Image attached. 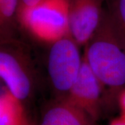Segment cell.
Here are the masks:
<instances>
[{"instance_id":"9c48e42d","label":"cell","mask_w":125,"mask_h":125,"mask_svg":"<svg viewBox=\"0 0 125 125\" xmlns=\"http://www.w3.org/2000/svg\"><path fill=\"white\" fill-rule=\"evenodd\" d=\"M20 0H0L1 41L10 40L9 33L15 22H18Z\"/></svg>"},{"instance_id":"7a4b0ae2","label":"cell","mask_w":125,"mask_h":125,"mask_svg":"<svg viewBox=\"0 0 125 125\" xmlns=\"http://www.w3.org/2000/svg\"><path fill=\"white\" fill-rule=\"evenodd\" d=\"M70 0H42L18 15V23L36 40L52 45L70 33Z\"/></svg>"},{"instance_id":"ba28073f","label":"cell","mask_w":125,"mask_h":125,"mask_svg":"<svg viewBox=\"0 0 125 125\" xmlns=\"http://www.w3.org/2000/svg\"><path fill=\"white\" fill-rule=\"evenodd\" d=\"M26 122L22 102L4 85L0 95V125H23Z\"/></svg>"},{"instance_id":"4fadbf2b","label":"cell","mask_w":125,"mask_h":125,"mask_svg":"<svg viewBox=\"0 0 125 125\" xmlns=\"http://www.w3.org/2000/svg\"><path fill=\"white\" fill-rule=\"evenodd\" d=\"M108 125H125V116L121 115L119 117L113 120Z\"/></svg>"},{"instance_id":"277c9868","label":"cell","mask_w":125,"mask_h":125,"mask_svg":"<svg viewBox=\"0 0 125 125\" xmlns=\"http://www.w3.org/2000/svg\"><path fill=\"white\" fill-rule=\"evenodd\" d=\"M79 45L70 35L51 45L47 58V71L54 90L65 98L74 83L82 65Z\"/></svg>"},{"instance_id":"6da1fadb","label":"cell","mask_w":125,"mask_h":125,"mask_svg":"<svg viewBox=\"0 0 125 125\" xmlns=\"http://www.w3.org/2000/svg\"><path fill=\"white\" fill-rule=\"evenodd\" d=\"M85 45L83 54L94 74L103 86L118 95L125 88V49L112 27L106 10Z\"/></svg>"},{"instance_id":"5b68a950","label":"cell","mask_w":125,"mask_h":125,"mask_svg":"<svg viewBox=\"0 0 125 125\" xmlns=\"http://www.w3.org/2000/svg\"><path fill=\"white\" fill-rule=\"evenodd\" d=\"M104 0H70L69 27L70 36L79 46L85 45L102 22Z\"/></svg>"},{"instance_id":"30bf717a","label":"cell","mask_w":125,"mask_h":125,"mask_svg":"<svg viewBox=\"0 0 125 125\" xmlns=\"http://www.w3.org/2000/svg\"><path fill=\"white\" fill-rule=\"evenodd\" d=\"M109 20L125 49V0H106Z\"/></svg>"},{"instance_id":"5bb4252c","label":"cell","mask_w":125,"mask_h":125,"mask_svg":"<svg viewBox=\"0 0 125 125\" xmlns=\"http://www.w3.org/2000/svg\"><path fill=\"white\" fill-rule=\"evenodd\" d=\"M31 125V124H29V122H26V123H25L24 125Z\"/></svg>"},{"instance_id":"3957f363","label":"cell","mask_w":125,"mask_h":125,"mask_svg":"<svg viewBox=\"0 0 125 125\" xmlns=\"http://www.w3.org/2000/svg\"><path fill=\"white\" fill-rule=\"evenodd\" d=\"M0 76L5 87L22 102L30 97L35 82L33 64L24 49L10 40L1 42Z\"/></svg>"},{"instance_id":"7c38bea8","label":"cell","mask_w":125,"mask_h":125,"mask_svg":"<svg viewBox=\"0 0 125 125\" xmlns=\"http://www.w3.org/2000/svg\"><path fill=\"white\" fill-rule=\"evenodd\" d=\"M118 105L120 108L121 115L125 116V88L121 90L117 95Z\"/></svg>"},{"instance_id":"8992f818","label":"cell","mask_w":125,"mask_h":125,"mask_svg":"<svg viewBox=\"0 0 125 125\" xmlns=\"http://www.w3.org/2000/svg\"><path fill=\"white\" fill-rule=\"evenodd\" d=\"M102 87V84L91 70L83 54L78 76L69 93L63 99L83 110L96 121L99 115Z\"/></svg>"},{"instance_id":"8fae6325","label":"cell","mask_w":125,"mask_h":125,"mask_svg":"<svg viewBox=\"0 0 125 125\" xmlns=\"http://www.w3.org/2000/svg\"><path fill=\"white\" fill-rule=\"evenodd\" d=\"M42 1V0H20L18 15L35 7L38 4H40Z\"/></svg>"},{"instance_id":"52a82bcc","label":"cell","mask_w":125,"mask_h":125,"mask_svg":"<svg viewBox=\"0 0 125 125\" xmlns=\"http://www.w3.org/2000/svg\"><path fill=\"white\" fill-rule=\"evenodd\" d=\"M94 122L83 110L59 98L45 111L39 125H94Z\"/></svg>"}]
</instances>
